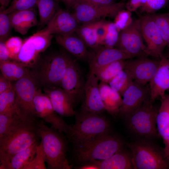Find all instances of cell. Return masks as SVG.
Returning a JSON list of instances; mask_svg holds the SVG:
<instances>
[{"instance_id":"1","label":"cell","mask_w":169,"mask_h":169,"mask_svg":"<svg viewBox=\"0 0 169 169\" xmlns=\"http://www.w3.org/2000/svg\"><path fill=\"white\" fill-rule=\"evenodd\" d=\"M37 117L20 114L6 132L0 137V169L16 153L41 139Z\"/></svg>"},{"instance_id":"2","label":"cell","mask_w":169,"mask_h":169,"mask_svg":"<svg viewBox=\"0 0 169 169\" xmlns=\"http://www.w3.org/2000/svg\"><path fill=\"white\" fill-rule=\"evenodd\" d=\"M123 143L119 137L110 133L93 137L75 146L78 160L84 164L105 160L123 148Z\"/></svg>"},{"instance_id":"3","label":"cell","mask_w":169,"mask_h":169,"mask_svg":"<svg viewBox=\"0 0 169 169\" xmlns=\"http://www.w3.org/2000/svg\"><path fill=\"white\" fill-rule=\"evenodd\" d=\"M41 144L48 169H71L66 157L65 141L57 130L39 121Z\"/></svg>"},{"instance_id":"4","label":"cell","mask_w":169,"mask_h":169,"mask_svg":"<svg viewBox=\"0 0 169 169\" xmlns=\"http://www.w3.org/2000/svg\"><path fill=\"white\" fill-rule=\"evenodd\" d=\"M75 115V123L70 125L67 136L74 145L93 137L110 132V122L101 114L81 110L79 112H76Z\"/></svg>"},{"instance_id":"5","label":"cell","mask_w":169,"mask_h":169,"mask_svg":"<svg viewBox=\"0 0 169 169\" xmlns=\"http://www.w3.org/2000/svg\"><path fill=\"white\" fill-rule=\"evenodd\" d=\"M150 140L137 139L128 144L134 169L169 168V159L162 150Z\"/></svg>"},{"instance_id":"6","label":"cell","mask_w":169,"mask_h":169,"mask_svg":"<svg viewBox=\"0 0 169 169\" xmlns=\"http://www.w3.org/2000/svg\"><path fill=\"white\" fill-rule=\"evenodd\" d=\"M67 64V53H56L39 60L31 71L38 85L45 87H59Z\"/></svg>"},{"instance_id":"7","label":"cell","mask_w":169,"mask_h":169,"mask_svg":"<svg viewBox=\"0 0 169 169\" xmlns=\"http://www.w3.org/2000/svg\"><path fill=\"white\" fill-rule=\"evenodd\" d=\"M150 99L125 119L128 129L138 139L150 140L158 133L156 127L158 112Z\"/></svg>"},{"instance_id":"8","label":"cell","mask_w":169,"mask_h":169,"mask_svg":"<svg viewBox=\"0 0 169 169\" xmlns=\"http://www.w3.org/2000/svg\"><path fill=\"white\" fill-rule=\"evenodd\" d=\"M53 37V34L47 33L43 29L26 38L14 61L32 67L40 59V54L49 46Z\"/></svg>"},{"instance_id":"9","label":"cell","mask_w":169,"mask_h":169,"mask_svg":"<svg viewBox=\"0 0 169 169\" xmlns=\"http://www.w3.org/2000/svg\"><path fill=\"white\" fill-rule=\"evenodd\" d=\"M76 58L67 53V64L60 87L68 95L74 106L82 99L85 82Z\"/></svg>"},{"instance_id":"10","label":"cell","mask_w":169,"mask_h":169,"mask_svg":"<svg viewBox=\"0 0 169 169\" xmlns=\"http://www.w3.org/2000/svg\"><path fill=\"white\" fill-rule=\"evenodd\" d=\"M143 38L140 19L133 20L129 27L120 32L115 48L133 58L147 57L149 55Z\"/></svg>"},{"instance_id":"11","label":"cell","mask_w":169,"mask_h":169,"mask_svg":"<svg viewBox=\"0 0 169 169\" xmlns=\"http://www.w3.org/2000/svg\"><path fill=\"white\" fill-rule=\"evenodd\" d=\"M123 2L115 3L106 6H96L76 1L73 13L79 23L82 24L99 20L104 18H114L125 7Z\"/></svg>"},{"instance_id":"12","label":"cell","mask_w":169,"mask_h":169,"mask_svg":"<svg viewBox=\"0 0 169 169\" xmlns=\"http://www.w3.org/2000/svg\"><path fill=\"white\" fill-rule=\"evenodd\" d=\"M38 85L31 71L13 84L17 104L21 114L36 117L33 110V100Z\"/></svg>"},{"instance_id":"13","label":"cell","mask_w":169,"mask_h":169,"mask_svg":"<svg viewBox=\"0 0 169 169\" xmlns=\"http://www.w3.org/2000/svg\"><path fill=\"white\" fill-rule=\"evenodd\" d=\"M143 38L146 43L149 55L160 58L166 44L151 14H146L139 18Z\"/></svg>"},{"instance_id":"14","label":"cell","mask_w":169,"mask_h":169,"mask_svg":"<svg viewBox=\"0 0 169 169\" xmlns=\"http://www.w3.org/2000/svg\"><path fill=\"white\" fill-rule=\"evenodd\" d=\"M159 64L160 60L151 59L147 57L131 58L125 60L124 69L133 81L146 85L154 76Z\"/></svg>"},{"instance_id":"15","label":"cell","mask_w":169,"mask_h":169,"mask_svg":"<svg viewBox=\"0 0 169 169\" xmlns=\"http://www.w3.org/2000/svg\"><path fill=\"white\" fill-rule=\"evenodd\" d=\"M122 96L118 115L125 119L150 99L149 88L133 81Z\"/></svg>"},{"instance_id":"16","label":"cell","mask_w":169,"mask_h":169,"mask_svg":"<svg viewBox=\"0 0 169 169\" xmlns=\"http://www.w3.org/2000/svg\"><path fill=\"white\" fill-rule=\"evenodd\" d=\"M99 81L93 73L89 72L85 82L81 110L98 114L106 111L100 96Z\"/></svg>"},{"instance_id":"17","label":"cell","mask_w":169,"mask_h":169,"mask_svg":"<svg viewBox=\"0 0 169 169\" xmlns=\"http://www.w3.org/2000/svg\"><path fill=\"white\" fill-rule=\"evenodd\" d=\"M133 58L129 54L115 48L100 46L90 52L88 60L90 71L94 72L99 69L118 60Z\"/></svg>"},{"instance_id":"18","label":"cell","mask_w":169,"mask_h":169,"mask_svg":"<svg viewBox=\"0 0 169 169\" xmlns=\"http://www.w3.org/2000/svg\"><path fill=\"white\" fill-rule=\"evenodd\" d=\"M79 23L73 13L60 8L43 29L49 34H68L76 32Z\"/></svg>"},{"instance_id":"19","label":"cell","mask_w":169,"mask_h":169,"mask_svg":"<svg viewBox=\"0 0 169 169\" xmlns=\"http://www.w3.org/2000/svg\"><path fill=\"white\" fill-rule=\"evenodd\" d=\"M160 58L158 68L149 82L150 99L154 102L158 97L164 95L169 89V58L163 54Z\"/></svg>"},{"instance_id":"20","label":"cell","mask_w":169,"mask_h":169,"mask_svg":"<svg viewBox=\"0 0 169 169\" xmlns=\"http://www.w3.org/2000/svg\"><path fill=\"white\" fill-rule=\"evenodd\" d=\"M44 90L49 97L55 112L61 116L75 115L74 106L67 93L59 87H45Z\"/></svg>"},{"instance_id":"21","label":"cell","mask_w":169,"mask_h":169,"mask_svg":"<svg viewBox=\"0 0 169 169\" xmlns=\"http://www.w3.org/2000/svg\"><path fill=\"white\" fill-rule=\"evenodd\" d=\"M57 43L63 47L77 59L86 61L88 59L90 52L82 39L75 33L68 34H56Z\"/></svg>"},{"instance_id":"22","label":"cell","mask_w":169,"mask_h":169,"mask_svg":"<svg viewBox=\"0 0 169 169\" xmlns=\"http://www.w3.org/2000/svg\"><path fill=\"white\" fill-rule=\"evenodd\" d=\"M9 15L13 28L22 35L26 34L30 28L38 24L34 8L13 12Z\"/></svg>"},{"instance_id":"23","label":"cell","mask_w":169,"mask_h":169,"mask_svg":"<svg viewBox=\"0 0 169 169\" xmlns=\"http://www.w3.org/2000/svg\"><path fill=\"white\" fill-rule=\"evenodd\" d=\"M90 162L96 165L98 169H133L131 153L123 148L105 160Z\"/></svg>"},{"instance_id":"24","label":"cell","mask_w":169,"mask_h":169,"mask_svg":"<svg viewBox=\"0 0 169 169\" xmlns=\"http://www.w3.org/2000/svg\"><path fill=\"white\" fill-rule=\"evenodd\" d=\"M99 89L106 111L113 115H118L122 103L121 96L113 90L108 84L100 82L99 83Z\"/></svg>"},{"instance_id":"25","label":"cell","mask_w":169,"mask_h":169,"mask_svg":"<svg viewBox=\"0 0 169 169\" xmlns=\"http://www.w3.org/2000/svg\"><path fill=\"white\" fill-rule=\"evenodd\" d=\"M102 20L83 23L81 26H79L75 32L87 46L93 49L100 46L97 29Z\"/></svg>"},{"instance_id":"26","label":"cell","mask_w":169,"mask_h":169,"mask_svg":"<svg viewBox=\"0 0 169 169\" xmlns=\"http://www.w3.org/2000/svg\"><path fill=\"white\" fill-rule=\"evenodd\" d=\"M38 141L14 155L3 169H23L35 156Z\"/></svg>"},{"instance_id":"27","label":"cell","mask_w":169,"mask_h":169,"mask_svg":"<svg viewBox=\"0 0 169 169\" xmlns=\"http://www.w3.org/2000/svg\"><path fill=\"white\" fill-rule=\"evenodd\" d=\"M1 74L11 81L22 78L30 71L29 68L14 60L0 62Z\"/></svg>"},{"instance_id":"28","label":"cell","mask_w":169,"mask_h":169,"mask_svg":"<svg viewBox=\"0 0 169 169\" xmlns=\"http://www.w3.org/2000/svg\"><path fill=\"white\" fill-rule=\"evenodd\" d=\"M161 98V103L156 121L158 134L164 141L169 135V96L165 95Z\"/></svg>"},{"instance_id":"29","label":"cell","mask_w":169,"mask_h":169,"mask_svg":"<svg viewBox=\"0 0 169 169\" xmlns=\"http://www.w3.org/2000/svg\"><path fill=\"white\" fill-rule=\"evenodd\" d=\"M58 0H38L37 6L39 16V24L47 25L60 8Z\"/></svg>"},{"instance_id":"30","label":"cell","mask_w":169,"mask_h":169,"mask_svg":"<svg viewBox=\"0 0 169 169\" xmlns=\"http://www.w3.org/2000/svg\"><path fill=\"white\" fill-rule=\"evenodd\" d=\"M125 60L114 61L97 70L94 74L100 82L108 84L124 69Z\"/></svg>"},{"instance_id":"31","label":"cell","mask_w":169,"mask_h":169,"mask_svg":"<svg viewBox=\"0 0 169 169\" xmlns=\"http://www.w3.org/2000/svg\"><path fill=\"white\" fill-rule=\"evenodd\" d=\"M0 114L12 115L21 114L17 106L13 85L8 90L0 93Z\"/></svg>"},{"instance_id":"32","label":"cell","mask_w":169,"mask_h":169,"mask_svg":"<svg viewBox=\"0 0 169 169\" xmlns=\"http://www.w3.org/2000/svg\"><path fill=\"white\" fill-rule=\"evenodd\" d=\"M133 80L124 69L119 72L109 83L111 89L122 96Z\"/></svg>"},{"instance_id":"33","label":"cell","mask_w":169,"mask_h":169,"mask_svg":"<svg viewBox=\"0 0 169 169\" xmlns=\"http://www.w3.org/2000/svg\"><path fill=\"white\" fill-rule=\"evenodd\" d=\"M151 15L164 40L169 48V13Z\"/></svg>"},{"instance_id":"34","label":"cell","mask_w":169,"mask_h":169,"mask_svg":"<svg viewBox=\"0 0 169 169\" xmlns=\"http://www.w3.org/2000/svg\"><path fill=\"white\" fill-rule=\"evenodd\" d=\"M38 0H13L7 8L2 7L3 12L9 14L12 12L29 9L37 6Z\"/></svg>"},{"instance_id":"35","label":"cell","mask_w":169,"mask_h":169,"mask_svg":"<svg viewBox=\"0 0 169 169\" xmlns=\"http://www.w3.org/2000/svg\"><path fill=\"white\" fill-rule=\"evenodd\" d=\"M132 12L122 9L120 11L114 18L113 23L120 33L129 27L133 22Z\"/></svg>"},{"instance_id":"36","label":"cell","mask_w":169,"mask_h":169,"mask_svg":"<svg viewBox=\"0 0 169 169\" xmlns=\"http://www.w3.org/2000/svg\"><path fill=\"white\" fill-rule=\"evenodd\" d=\"M13 28L9 14L3 12L2 7L0 8V41L5 42L10 34Z\"/></svg>"},{"instance_id":"37","label":"cell","mask_w":169,"mask_h":169,"mask_svg":"<svg viewBox=\"0 0 169 169\" xmlns=\"http://www.w3.org/2000/svg\"><path fill=\"white\" fill-rule=\"evenodd\" d=\"M46 162L45 154L41 144L37 147L36 155L33 159L27 164L23 169H45Z\"/></svg>"},{"instance_id":"38","label":"cell","mask_w":169,"mask_h":169,"mask_svg":"<svg viewBox=\"0 0 169 169\" xmlns=\"http://www.w3.org/2000/svg\"><path fill=\"white\" fill-rule=\"evenodd\" d=\"M119 32L113 22H108L107 31L101 46L109 48H114L119 38Z\"/></svg>"},{"instance_id":"39","label":"cell","mask_w":169,"mask_h":169,"mask_svg":"<svg viewBox=\"0 0 169 169\" xmlns=\"http://www.w3.org/2000/svg\"><path fill=\"white\" fill-rule=\"evenodd\" d=\"M23 41L18 37H12L5 42L6 45L9 52L11 60H15L23 45Z\"/></svg>"},{"instance_id":"40","label":"cell","mask_w":169,"mask_h":169,"mask_svg":"<svg viewBox=\"0 0 169 169\" xmlns=\"http://www.w3.org/2000/svg\"><path fill=\"white\" fill-rule=\"evenodd\" d=\"M169 0H147L146 3L139 9L141 13L152 14L161 9L167 3Z\"/></svg>"},{"instance_id":"41","label":"cell","mask_w":169,"mask_h":169,"mask_svg":"<svg viewBox=\"0 0 169 169\" xmlns=\"http://www.w3.org/2000/svg\"><path fill=\"white\" fill-rule=\"evenodd\" d=\"M19 115H12L0 114V137L6 132Z\"/></svg>"},{"instance_id":"42","label":"cell","mask_w":169,"mask_h":169,"mask_svg":"<svg viewBox=\"0 0 169 169\" xmlns=\"http://www.w3.org/2000/svg\"><path fill=\"white\" fill-rule=\"evenodd\" d=\"M147 0H129L125 4L126 10L132 12L136 11L138 9L145 5Z\"/></svg>"},{"instance_id":"43","label":"cell","mask_w":169,"mask_h":169,"mask_svg":"<svg viewBox=\"0 0 169 169\" xmlns=\"http://www.w3.org/2000/svg\"><path fill=\"white\" fill-rule=\"evenodd\" d=\"M11 60L9 52L5 42L0 41V62Z\"/></svg>"},{"instance_id":"44","label":"cell","mask_w":169,"mask_h":169,"mask_svg":"<svg viewBox=\"0 0 169 169\" xmlns=\"http://www.w3.org/2000/svg\"><path fill=\"white\" fill-rule=\"evenodd\" d=\"M76 1L96 6H106L115 3V0H76Z\"/></svg>"},{"instance_id":"45","label":"cell","mask_w":169,"mask_h":169,"mask_svg":"<svg viewBox=\"0 0 169 169\" xmlns=\"http://www.w3.org/2000/svg\"><path fill=\"white\" fill-rule=\"evenodd\" d=\"M11 81L5 77L2 74L0 75V93L5 91L12 86Z\"/></svg>"},{"instance_id":"46","label":"cell","mask_w":169,"mask_h":169,"mask_svg":"<svg viewBox=\"0 0 169 169\" xmlns=\"http://www.w3.org/2000/svg\"><path fill=\"white\" fill-rule=\"evenodd\" d=\"M163 141L165 145L164 148V154L166 157L169 159V135Z\"/></svg>"},{"instance_id":"47","label":"cell","mask_w":169,"mask_h":169,"mask_svg":"<svg viewBox=\"0 0 169 169\" xmlns=\"http://www.w3.org/2000/svg\"><path fill=\"white\" fill-rule=\"evenodd\" d=\"M62 2L67 8L69 9L73 8L76 2V0H58Z\"/></svg>"},{"instance_id":"48","label":"cell","mask_w":169,"mask_h":169,"mask_svg":"<svg viewBox=\"0 0 169 169\" xmlns=\"http://www.w3.org/2000/svg\"><path fill=\"white\" fill-rule=\"evenodd\" d=\"M80 169H98L97 166L92 162L85 163L80 167Z\"/></svg>"},{"instance_id":"49","label":"cell","mask_w":169,"mask_h":169,"mask_svg":"<svg viewBox=\"0 0 169 169\" xmlns=\"http://www.w3.org/2000/svg\"><path fill=\"white\" fill-rule=\"evenodd\" d=\"M11 0H0L1 6L5 7H7Z\"/></svg>"},{"instance_id":"50","label":"cell","mask_w":169,"mask_h":169,"mask_svg":"<svg viewBox=\"0 0 169 169\" xmlns=\"http://www.w3.org/2000/svg\"><path fill=\"white\" fill-rule=\"evenodd\" d=\"M168 95V96H169V95Z\"/></svg>"},{"instance_id":"51","label":"cell","mask_w":169,"mask_h":169,"mask_svg":"<svg viewBox=\"0 0 169 169\" xmlns=\"http://www.w3.org/2000/svg\"><path fill=\"white\" fill-rule=\"evenodd\" d=\"M168 58H169V56L168 57Z\"/></svg>"}]
</instances>
